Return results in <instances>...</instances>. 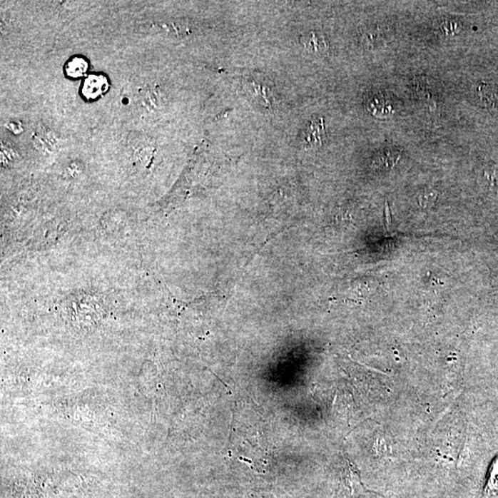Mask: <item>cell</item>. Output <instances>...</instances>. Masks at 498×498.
Returning a JSON list of instances; mask_svg holds the SVG:
<instances>
[{"mask_svg":"<svg viewBox=\"0 0 498 498\" xmlns=\"http://www.w3.org/2000/svg\"><path fill=\"white\" fill-rule=\"evenodd\" d=\"M437 198V191L435 190V189H425V190L419 195L418 203L422 208L428 209V208L433 206L435 203H436Z\"/></svg>","mask_w":498,"mask_h":498,"instance_id":"obj_8","label":"cell"},{"mask_svg":"<svg viewBox=\"0 0 498 498\" xmlns=\"http://www.w3.org/2000/svg\"><path fill=\"white\" fill-rule=\"evenodd\" d=\"M385 223L387 228L389 229L390 225H392V215H390V210L387 201L385 206Z\"/></svg>","mask_w":498,"mask_h":498,"instance_id":"obj_9","label":"cell"},{"mask_svg":"<svg viewBox=\"0 0 498 498\" xmlns=\"http://www.w3.org/2000/svg\"><path fill=\"white\" fill-rule=\"evenodd\" d=\"M87 71V63L83 59H74L68 63V73L71 77H81Z\"/></svg>","mask_w":498,"mask_h":498,"instance_id":"obj_7","label":"cell"},{"mask_svg":"<svg viewBox=\"0 0 498 498\" xmlns=\"http://www.w3.org/2000/svg\"><path fill=\"white\" fill-rule=\"evenodd\" d=\"M300 42L307 51L324 56L330 51V42L323 33L312 31L300 37Z\"/></svg>","mask_w":498,"mask_h":498,"instance_id":"obj_1","label":"cell"},{"mask_svg":"<svg viewBox=\"0 0 498 498\" xmlns=\"http://www.w3.org/2000/svg\"><path fill=\"white\" fill-rule=\"evenodd\" d=\"M485 492L491 496L498 494V456L492 464L489 477H488L487 485H485Z\"/></svg>","mask_w":498,"mask_h":498,"instance_id":"obj_6","label":"cell"},{"mask_svg":"<svg viewBox=\"0 0 498 498\" xmlns=\"http://www.w3.org/2000/svg\"><path fill=\"white\" fill-rule=\"evenodd\" d=\"M479 101L488 108L498 110V93L496 88L490 84H479L476 90Z\"/></svg>","mask_w":498,"mask_h":498,"instance_id":"obj_4","label":"cell"},{"mask_svg":"<svg viewBox=\"0 0 498 498\" xmlns=\"http://www.w3.org/2000/svg\"><path fill=\"white\" fill-rule=\"evenodd\" d=\"M106 89V81L99 76H91L84 83V93L88 97H96Z\"/></svg>","mask_w":498,"mask_h":498,"instance_id":"obj_5","label":"cell"},{"mask_svg":"<svg viewBox=\"0 0 498 498\" xmlns=\"http://www.w3.org/2000/svg\"><path fill=\"white\" fill-rule=\"evenodd\" d=\"M383 31L378 27H364L362 28L360 34H359V41L365 49H376L377 46L383 43Z\"/></svg>","mask_w":498,"mask_h":498,"instance_id":"obj_3","label":"cell"},{"mask_svg":"<svg viewBox=\"0 0 498 498\" xmlns=\"http://www.w3.org/2000/svg\"><path fill=\"white\" fill-rule=\"evenodd\" d=\"M325 137V128L322 119H315L310 123L303 132V141L308 146H320Z\"/></svg>","mask_w":498,"mask_h":498,"instance_id":"obj_2","label":"cell"}]
</instances>
